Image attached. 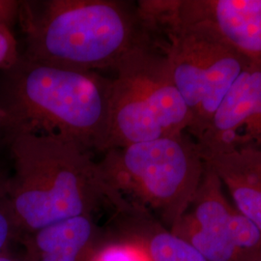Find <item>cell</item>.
Masks as SVG:
<instances>
[{
    "instance_id": "6da1fadb",
    "label": "cell",
    "mask_w": 261,
    "mask_h": 261,
    "mask_svg": "<svg viewBox=\"0 0 261 261\" xmlns=\"http://www.w3.org/2000/svg\"><path fill=\"white\" fill-rule=\"evenodd\" d=\"M112 79L49 65L20 54L0 71V130L6 139L39 134L75 143L90 152L106 151Z\"/></svg>"
},
{
    "instance_id": "7a4b0ae2",
    "label": "cell",
    "mask_w": 261,
    "mask_h": 261,
    "mask_svg": "<svg viewBox=\"0 0 261 261\" xmlns=\"http://www.w3.org/2000/svg\"><path fill=\"white\" fill-rule=\"evenodd\" d=\"M28 58L66 69L114 71L155 37L138 3L122 0H23L19 19Z\"/></svg>"
},
{
    "instance_id": "3957f363",
    "label": "cell",
    "mask_w": 261,
    "mask_h": 261,
    "mask_svg": "<svg viewBox=\"0 0 261 261\" xmlns=\"http://www.w3.org/2000/svg\"><path fill=\"white\" fill-rule=\"evenodd\" d=\"M15 166L9 199L17 223L32 229L84 215L97 199L118 193L88 152L70 141L39 134L7 138Z\"/></svg>"
},
{
    "instance_id": "277c9868",
    "label": "cell",
    "mask_w": 261,
    "mask_h": 261,
    "mask_svg": "<svg viewBox=\"0 0 261 261\" xmlns=\"http://www.w3.org/2000/svg\"><path fill=\"white\" fill-rule=\"evenodd\" d=\"M113 72L106 151L188 130L190 112L158 38L133 48Z\"/></svg>"
},
{
    "instance_id": "5b68a950",
    "label": "cell",
    "mask_w": 261,
    "mask_h": 261,
    "mask_svg": "<svg viewBox=\"0 0 261 261\" xmlns=\"http://www.w3.org/2000/svg\"><path fill=\"white\" fill-rule=\"evenodd\" d=\"M98 164L116 192L125 191L174 227L196 196L205 162L188 133L108 150Z\"/></svg>"
},
{
    "instance_id": "8992f818",
    "label": "cell",
    "mask_w": 261,
    "mask_h": 261,
    "mask_svg": "<svg viewBox=\"0 0 261 261\" xmlns=\"http://www.w3.org/2000/svg\"><path fill=\"white\" fill-rule=\"evenodd\" d=\"M168 56L173 81L190 112L188 133L197 140L230 87L253 63L201 30L151 25Z\"/></svg>"
},
{
    "instance_id": "52a82bcc",
    "label": "cell",
    "mask_w": 261,
    "mask_h": 261,
    "mask_svg": "<svg viewBox=\"0 0 261 261\" xmlns=\"http://www.w3.org/2000/svg\"><path fill=\"white\" fill-rule=\"evenodd\" d=\"M145 19L201 30L261 64V0H140Z\"/></svg>"
},
{
    "instance_id": "ba28073f",
    "label": "cell",
    "mask_w": 261,
    "mask_h": 261,
    "mask_svg": "<svg viewBox=\"0 0 261 261\" xmlns=\"http://www.w3.org/2000/svg\"><path fill=\"white\" fill-rule=\"evenodd\" d=\"M196 141L203 158L261 148V64L249 66L239 75Z\"/></svg>"
},
{
    "instance_id": "9c48e42d",
    "label": "cell",
    "mask_w": 261,
    "mask_h": 261,
    "mask_svg": "<svg viewBox=\"0 0 261 261\" xmlns=\"http://www.w3.org/2000/svg\"><path fill=\"white\" fill-rule=\"evenodd\" d=\"M234 210L221 181L206 165L196 196L172 232L195 247L207 261H239L230 237Z\"/></svg>"
},
{
    "instance_id": "30bf717a",
    "label": "cell",
    "mask_w": 261,
    "mask_h": 261,
    "mask_svg": "<svg viewBox=\"0 0 261 261\" xmlns=\"http://www.w3.org/2000/svg\"><path fill=\"white\" fill-rule=\"evenodd\" d=\"M203 160L228 191L235 208L261 229V180L242 151L215 154Z\"/></svg>"
},
{
    "instance_id": "8fae6325",
    "label": "cell",
    "mask_w": 261,
    "mask_h": 261,
    "mask_svg": "<svg viewBox=\"0 0 261 261\" xmlns=\"http://www.w3.org/2000/svg\"><path fill=\"white\" fill-rule=\"evenodd\" d=\"M91 228L89 219L81 215L40 229L36 242L43 252L41 261H75Z\"/></svg>"
},
{
    "instance_id": "7c38bea8",
    "label": "cell",
    "mask_w": 261,
    "mask_h": 261,
    "mask_svg": "<svg viewBox=\"0 0 261 261\" xmlns=\"http://www.w3.org/2000/svg\"><path fill=\"white\" fill-rule=\"evenodd\" d=\"M147 255L150 261H207L195 247L172 231L155 234Z\"/></svg>"
},
{
    "instance_id": "4fadbf2b",
    "label": "cell",
    "mask_w": 261,
    "mask_h": 261,
    "mask_svg": "<svg viewBox=\"0 0 261 261\" xmlns=\"http://www.w3.org/2000/svg\"><path fill=\"white\" fill-rule=\"evenodd\" d=\"M230 237L239 261H252L260 253V228L236 208L230 224Z\"/></svg>"
},
{
    "instance_id": "5bb4252c",
    "label": "cell",
    "mask_w": 261,
    "mask_h": 261,
    "mask_svg": "<svg viewBox=\"0 0 261 261\" xmlns=\"http://www.w3.org/2000/svg\"><path fill=\"white\" fill-rule=\"evenodd\" d=\"M16 222L9 199V181L0 174V251L7 242L12 224Z\"/></svg>"
},
{
    "instance_id": "9a60e30c",
    "label": "cell",
    "mask_w": 261,
    "mask_h": 261,
    "mask_svg": "<svg viewBox=\"0 0 261 261\" xmlns=\"http://www.w3.org/2000/svg\"><path fill=\"white\" fill-rule=\"evenodd\" d=\"M18 41L11 28L0 23V71L9 69L20 56Z\"/></svg>"
},
{
    "instance_id": "2e32d148",
    "label": "cell",
    "mask_w": 261,
    "mask_h": 261,
    "mask_svg": "<svg viewBox=\"0 0 261 261\" xmlns=\"http://www.w3.org/2000/svg\"><path fill=\"white\" fill-rule=\"evenodd\" d=\"M96 261H150L146 253L132 247H113L103 251Z\"/></svg>"
},
{
    "instance_id": "e0dca14e",
    "label": "cell",
    "mask_w": 261,
    "mask_h": 261,
    "mask_svg": "<svg viewBox=\"0 0 261 261\" xmlns=\"http://www.w3.org/2000/svg\"><path fill=\"white\" fill-rule=\"evenodd\" d=\"M20 1L0 0V23L12 28L19 19Z\"/></svg>"
},
{
    "instance_id": "ac0fdd59",
    "label": "cell",
    "mask_w": 261,
    "mask_h": 261,
    "mask_svg": "<svg viewBox=\"0 0 261 261\" xmlns=\"http://www.w3.org/2000/svg\"><path fill=\"white\" fill-rule=\"evenodd\" d=\"M240 150L261 180V148L245 147Z\"/></svg>"
},
{
    "instance_id": "d6986e66",
    "label": "cell",
    "mask_w": 261,
    "mask_h": 261,
    "mask_svg": "<svg viewBox=\"0 0 261 261\" xmlns=\"http://www.w3.org/2000/svg\"><path fill=\"white\" fill-rule=\"evenodd\" d=\"M3 118H4L3 112H1V110H0V128H1V125H2V122H3Z\"/></svg>"
},
{
    "instance_id": "ffe728a7",
    "label": "cell",
    "mask_w": 261,
    "mask_h": 261,
    "mask_svg": "<svg viewBox=\"0 0 261 261\" xmlns=\"http://www.w3.org/2000/svg\"><path fill=\"white\" fill-rule=\"evenodd\" d=\"M252 261H261V252L260 253H259V254H258V255H257V256H256V257H255V258H254V259H253V260Z\"/></svg>"
},
{
    "instance_id": "44dd1931",
    "label": "cell",
    "mask_w": 261,
    "mask_h": 261,
    "mask_svg": "<svg viewBox=\"0 0 261 261\" xmlns=\"http://www.w3.org/2000/svg\"><path fill=\"white\" fill-rule=\"evenodd\" d=\"M0 261H13L9 259V258H6V257H1L0 256Z\"/></svg>"
}]
</instances>
